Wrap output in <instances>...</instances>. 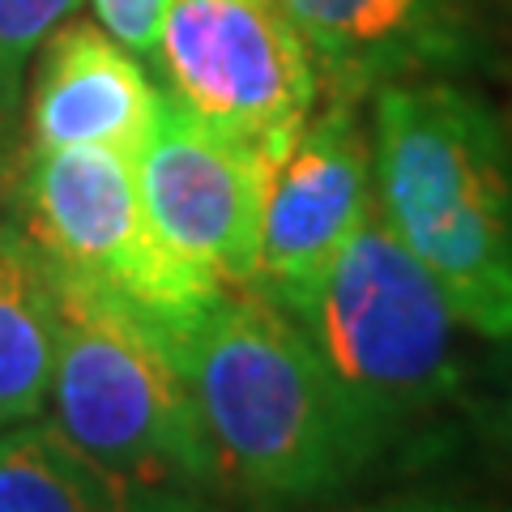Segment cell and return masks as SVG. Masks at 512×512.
Wrapping results in <instances>:
<instances>
[{
    "mask_svg": "<svg viewBox=\"0 0 512 512\" xmlns=\"http://www.w3.org/2000/svg\"><path fill=\"white\" fill-rule=\"evenodd\" d=\"M372 192L457 325L512 338V137L474 90L410 77L372 94Z\"/></svg>",
    "mask_w": 512,
    "mask_h": 512,
    "instance_id": "1",
    "label": "cell"
},
{
    "mask_svg": "<svg viewBox=\"0 0 512 512\" xmlns=\"http://www.w3.org/2000/svg\"><path fill=\"white\" fill-rule=\"evenodd\" d=\"M184 359L218 487L291 508L329 500L376 461L303 329L256 286L201 316Z\"/></svg>",
    "mask_w": 512,
    "mask_h": 512,
    "instance_id": "2",
    "label": "cell"
},
{
    "mask_svg": "<svg viewBox=\"0 0 512 512\" xmlns=\"http://www.w3.org/2000/svg\"><path fill=\"white\" fill-rule=\"evenodd\" d=\"M52 286V419L124 474L214 491L218 470L192 393L184 338L99 282L52 269Z\"/></svg>",
    "mask_w": 512,
    "mask_h": 512,
    "instance_id": "3",
    "label": "cell"
},
{
    "mask_svg": "<svg viewBox=\"0 0 512 512\" xmlns=\"http://www.w3.org/2000/svg\"><path fill=\"white\" fill-rule=\"evenodd\" d=\"M286 316L325 363L372 457L457 393V316L376 205L325 282Z\"/></svg>",
    "mask_w": 512,
    "mask_h": 512,
    "instance_id": "4",
    "label": "cell"
},
{
    "mask_svg": "<svg viewBox=\"0 0 512 512\" xmlns=\"http://www.w3.org/2000/svg\"><path fill=\"white\" fill-rule=\"evenodd\" d=\"M18 227L52 269L120 291L184 342L227 295L218 278L192 269L158 239L141 205L133 154L107 146L26 150Z\"/></svg>",
    "mask_w": 512,
    "mask_h": 512,
    "instance_id": "5",
    "label": "cell"
},
{
    "mask_svg": "<svg viewBox=\"0 0 512 512\" xmlns=\"http://www.w3.org/2000/svg\"><path fill=\"white\" fill-rule=\"evenodd\" d=\"M154 64L167 94L265 167L320 103L312 56L278 0H167Z\"/></svg>",
    "mask_w": 512,
    "mask_h": 512,
    "instance_id": "6",
    "label": "cell"
},
{
    "mask_svg": "<svg viewBox=\"0 0 512 512\" xmlns=\"http://www.w3.org/2000/svg\"><path fill=\"white\" fill-rule=\"evenodd\" d=\"M133 167L150 227L180 261L218 278L227 291L256 282L269 175L261 154L158 86L150 137Z\"/></svg>",
    "mask_w": 512,
    "mask_h": 512,
    "instance_id": "7",
    "label": "cell"
},
{
    "mask_svg": "<svg viewBox=\"0 0 512 512\" xmlns=\"http://www.w3.org/2000/svg\"><path fill=\"white\" fill-rule=\"evenodd\" d=\"M376 205L372 137L355 99H320L265 175L256 291L282 312L299 308Z\"/></svg>",
    "mask_w": 512,
    "mask_h": 512,
    "instance_id": "8",
    "label": "cell"
},
{
    "mask_svg": "<svg viewBox=\"0 0 512 512\" xmlns=\"http://www.w3.org/2000/svg\"><path fill=\"white\" fill-rule=\"evenodd\" d=\"M312 56L320 99L363 103L389 82L474 56L466 0H278Z\"/></svg>",
    "mask_w": 512,
    "mask_h": 512,
    "instance_id": "9",
    "label": "cell"
},
{
    "mask_svg": "<svg viewBox=\"0 0 512 512\" xmlns=\"http://www.w3.org/2000/svg\"><path fill=\"white\" fill-rule=\"evenodd\" d=\"M39 52L26 107V150L107 146L137 158L158 111V86L141 60L99 22L73 18H64Z\"/></svg>",
    "mask_w": 512,
    "mask_h": 512,
    "instance_id": "10",
    "label": "cell"
},
{
    "mask_svg": "<svg viewBox=\"0 0 512 512\" xmlns=\"http://www.w3.org/2000/svg\"><path fill=\"white\" fill-rule=\"evenodd\" d=\"M197 495L107 466L56 419L0 427V512H175Z\"/></svg>",
    "mask_w": 512,
    "mask_h": 512,
    "instance_id": "11",
    "label": "cell"
},
{
    "mask_svg": "<svg viewBox=\"0 0 512 512\" xmlns=\"http://www.w3.org/2000/svg\"><path fill=\"white\" fill-rule=\"evenodd\" d=\"M56 367V286L18 222H0V427L39 419Z\"/></svg>",
    "mask_w": 512,
    "mask_h": 512,
    "instance_id": "12",
    "label": "cell"
},
{
    "mask_svg": "<svg viewBox=\"0 0 512 512\" xmlns=\"http://www.w3.org/2000/svg\"><path fill=\"white\" fill-rule=\"evenodd\" d=\"M77 5L82 0H0V94H5V103L18 107L30 56L64 18H73Z\"/></svg>",
    "mask_w": 512,
    "mask_h": 512,
    "instance_id": "13",
    "label": "cell"
},
{
    "mask_svg": "<svg viewBox=\"0 0 512 512\" xmlns=\"http://www.w3.org/2000/svg\"><path fill=\"white\" fill-rule=\"evenodd\" d=\"M90 13L111 39L137 60H154L167 0H90Z\"/></svg>",
    "mask_w": 512,
    "mask_h": 512,
    "instance_id": "14",
    "label": "cell"
},
{
    "mask_svg": "<svg viewBox=\"0 0 512 512\" xmlns=\"http://www.w3.org/2000/svg\"><path fill=\"white\" fill-rule=\"evenodd\" d=\"M363 512H483V508H461V504H436V500H414V504H380Z\"/></svg>",
    "mask_w": 512,
    "mask_h": 512,
    "instance_id": "15",
    "label": "cell"
},
{
    "mask_svg": "<svg viewBox=\"0 0 512 512\" xmlns=\"http://www.w3.org/2000/svg\"><path fill=\"white\" fill-rule=\"evenodd\" d=\"M9 120H13V103H5V94H0V137H5Z\"/></svg>",
    "mask_w": 512,
    "mask_h": 512,
    "instance_id": "16",
    "label": "cell"
},
{
    "mask_svg": "<svg viewBox=\"0 0 512 512\" xmlns=\"http://www.w3.org/2000/svg\"><path fill=\"white\" fill-rule=\"evenodd\" d=\"M175 512H214V508L205 504V495H197V500H188L184 508H175Z\"/></svg>",
    "mask_w": 512,
    "mask_h": 512,
    "instance_id": "17",
    "label": "cell"
}]
</instances>
